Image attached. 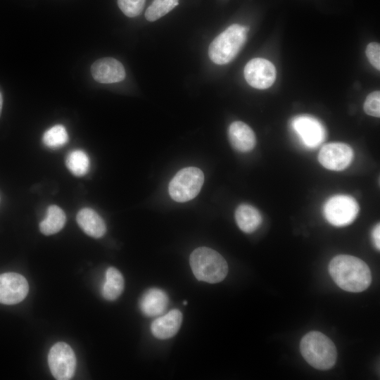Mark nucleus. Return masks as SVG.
<instances>
[{
	"mask_svg": "<svg viewBox=\"0 0 380 380\" xmlns=\"http://www.w3.org/2000/svg\"><path fill=\"white\" fill-rule=\"evenodd\" d=\"M167 305V295L164 291L157 288L147 290L139 301L141 312L148 317H154L162 314Z\"/></svg>",
	"mask_w": 380,
	"mask_h": 380,
	"instance_id": "obj_15",
	"label": "nucleus"
},
{
	"mask_svg": "<svg viewBox=\"0 0 380 380\" xmlns=\"http://www.w3.org/2000/svg\"><path fill=\"white\" fill-rule=\"evenodd\" d=\"M146 0H118V5L127 17L134 18L143 11Z\"/></svg>",
	"mask_w": 380,
	"mask_h": 380,
	"instance_id": "obj_23",
	"label": "nucleus"
},
{
	"mask_svg": "<svg viewBox=\"0 0 380 380\" xmlns=\"http://www.w3.org/2000/svg\"><path fill=\"white\" fill-rule=\"evenodd\" d=\"M300 350L309 365L320 370L332 368L337 358L334 343L319 331H312L306 334L300 341Z\"/></svg>",
	"mask_w": 380,
	"mask_h": 380,
	"instance_id": "obj_2",
	"label": "nucleus"
},
{
	"mask_svg": "<svg viewBox=\"0 0 380 380\" xmlns=\"http://www.w3.org/2000/svg\"><path fill=\"white\" fill-rule=\"evenodd\" d=\"M182 322V312L177 309L172 310L152 322L151 325V333L159 339L170 338L177 333Z\"/></svg>",
	"mask_w": 380,
	"mask_h": 380,
	"instance_id": "obj_14",
	"label": "nucleus"
},
{
	"mask_svg": "<svg viewBox=\"0 0 380 380\" xmlns=\"http://www.w3.org/2000/svg\"><path fill=\"white\" fill-rule=\"evenodd\" d=\"M366 56L369 63L378 70H380V44L370 42L366 48Z\"/></svg>",
	"mask_w": 380,
	"mask_h": 380,
	"instance_id": "obj_25",
	"label": "nucleus"
},
{
	"mask_svg": "<svg viewBox=\"0 0 380 380\" xmlns=\"http://www.w3.org/2000/svg\"><path fill=\"white\" fill-rule=\"evenodd\" d=\"M364 111L369 115L379 118L380 116V91H374L366 98Z\"/></svg>",
	"mask_w": 380,
	"mask_h": 380,
	"instance_id": "obj_24",
	"label": "nucleus"
},
{
	"mask_svg": "<svg viewBox=\"0 0 380 380\" xmlns=\"http://www.w3.org/2000/svg\"><path fill=\"white\" fill-rule=\"evenodd\" d=\"M228 137L232 146L238 151H251L255 146L256 138L253 129L241 121L233 122L228 128Z\"/></svg>",
	"mask_w": 380,
	"mask_h": 380,
	"instance_id": "obj_13",
	"label": "nucleus"
},
{
	"mask_svg": "<svg viewBox=\"0 0 380 380\" xmlns=\"http://www.w3.org/2000/svg\"><path fill=\"white\" fill-rule=\"evenodd\" d=\"M2 106H3V98H2L1 94L0 93V117H1V110H2Z\"/></svg>",
	"mask_w": 380,
	"mask_h": 380,
	"instance_id": "obj_27",
	"label": "nucleus"
},
{
	"mask_svg": "<svg viewBox=\"0 0 380 380\" xmlns=\"http://www.w3.org/2000/svg\"><path fill=\"white\" fill-rule=\"evenodd\" d=\"M323 212L331 224L343 227L355 220L359 212V205L350 196L335 195L326 201Z\"/></svg>",
	"mask_w": 380,
	"mask_h": 380,
	"instance_id": "obj_6",
	"label": "nucleus"
},
{
	"mask_svg": "<svg viewBox=\"0 0 380 380\" xmlns=\"http://www.w3.org/2000/svg\"><path fill=\"white\" fill-rule=\"evenodd\" d=\"M68 170L75 176L86 175L89 168V159L82 150H73L68 153L65 159Z\"/></svg>",
	"mask_w": 380,
	"mask_h": 380,
	"instance_id": "obj_20",
	"label": "nucleus"
},
{
	"mask_svg": "<svg viewBox=\"0 0 380 380\" xmlns=\"http://www.w3.org/2000/svg\"><path fill=\"white\" fill-rule=\"evenodd\" d=\"M204 182V175L196 167L182 168L171 179L168 186L170 197L177 202H186L194 198Z\"/></svg>",
	"mask_w": 380,
	"mask_h": 380,
	"instance_id": "obj_5",
	"label": "nucleus"
},
{
	"mask_svg": "<svg viewBox=\"0 0 380 380\" xmlns=\"http://www.w3.org/2000/svg\"><path fill=\"white\" fill-rule=\"evenodd\" d=\"M124 289V279L120 272L115 267L108 268L105 281L102 286V295L108 300H115Z\"/></svg>",
	"mask_w": 380,
	"mask_h": 380,
	"instance_id": "obj_19",
	"label": "nucleus"
},
{
	"mask_svg": "<svg viewBox=\"0 0 380 380\" xmlns=\"http://www.w3.org/2000/svg\"><path fill=\"white\" fill-rule=\"evenodd\" d=\"M248 28L233 24L217 35L208 48L210 59L215 64L224 65L234 59L247 39Z\"/></svg>",
	"mask_w": 380,
	"mask_h": 380,
	"instance_id": "obj_4",
	"label": "nucleus"
},
{
	"mask_svg": "<svg viewBox=\"0 0 380 380\" xmlns=\"http://www.w3.org/2000/svg\"><path fill=\"white\" fill-rule=\"evenodd\" d=\"M44 144L51 148L64 146L68 141L66 129L62 125H56L47 129L43 134Z\"/></svg>",
	"mask_w": 380,
	"mask_h": 380,
	"instance_id": "obj_21",
	"label": "nucleus"
},
{
	"mask_svg": "<svg viewBox=\"0 0 380 380\" xmlns=\"http://www.w3.org/2000/svg\"><path fill=\"white\" fill-rule=\"evenodd\" d=\"M66 217L63 210L58 206L50 205L46 210L44 219L39 224V229L44 235L54 234L64 227Z\"/></svg>",
	"mask_w": 380,
	"mask_h": 380,
	"instance_id": "obj_18",
	"label": "nucleus"
},
{
	"mask_svg": "<svg viewBox=\"0 0 380 380\" xmlns=\"http://www.w3.org/2000/svg\"><path fill=\"white\" fill-rule=\"evenodd\" d=\"M91 73L96 82L103 84L119 82L126 76L122 64L110 57L96 60L91 66Z\"/></svg>",
	"mask_w": 380,
	"mask_h": 380,
	"instance_id": "obj_12",
	"label": "nucleus"
},
{
	"mask_svg": "<svg viewBox=\"0 0 380 380\" xmlns=\"http://www.w3.org/2000/svg\"><path fill=\"white\" fill-rule=\"evenodd\" d=\"M373 243L375 247L379 250L380 248V225L378 223L374 227L372 233Z\"/></svg>",
	"mask_w": 380,
	"mask_h": 380,
	"instance_id": "obj_26",
	"label": "nucleus"
},
{
	"mask_svg": "<svg viewBox=\"0 0 380 380\" xmlns=\"http://www.w3.org/2000/svg\"><path fill=\"white\" fill-rule=\"evenodd\" d=\"M329 271L335 283L349 292L363 291L372 281L368 265L361 259L349 255H338L333 258L329 262Z\"/></svg>",
	"mask_w": 380,
	"mask_h": 380,
	"instance_id": "obj_1",
	"label": "nucleus"
},
{
	"mask_svg": "<svg viewBox=\"0 0 380 380\" xmlns=\"http://www.w3.org/2000/svg\"><path fill=\"white\" fill-rule=\"evenodd\" d=\"M189 262L195 277L199 281L218 283L228 273L225 259L218 252L208 247L194 250L190 255Z\"/></svg>",
	"mask_w": 380,
	"mask_h": 380,
	"instance_id": "obj_3",
	"label": "nucleus"
},
{
	"mask_svg": "<svg viewBox=\"0 0 380 380\" xmlns=\"http://www.w3.org/2000/svg\"><path fill=\"white\" fill-rule=\"evenodd\" d=\"M80 228L89 236L94 238L103 236L106 232V226L102 217L93 209H81L76 217Z\"/></svg>",
	"mask_w": 380,
	"mask_h": 380,
	"instance_id": "obj_16",
	"label": "nucleus"
},
{
	"mask_svg": "<svg viewBox=\"0 0 380 380\" xmlns=\"http://www.w3.org/2000/svg\"><path fill=\"white\" fill-rule=\"evenodd\" d=\"M353 158V151L348 145L333 142L324 145L319 153L318 160L325 168L334 171L346 169Z\"/></svg>",
	"mask_w": 380,
	"mask_h": 380,
	"instance_id": "obj_9",
	"label": "nucleus"
},
{
	"mask_svg": "<svg viewBox=\"0 0 380 380\" xmlns=\"http://www.w3.org/2000/svg\"><path fill=\"white\" fill-rule=\"evenodd\" d=\"M244 77L247 83L255 89H265L270 87L276 79V68L270 61L255 58L245 65Z\"/></svg>",
	"mask_w": 380,
	"mask_h": 380,
	"instance_id": "obj_8",
	"label": "nucleus"
},
{
	"mask_svg": "<svg viewBox=\"0 0 380 380\" xmlns=\"http://www.w3.org/2000/svg\"><path fill=\"white\" fill-rule=\"evenodd\" d=\"M235 220L238 227L245 233L254 232L262 223V216L255 207L243 203L235 211Z\"/></svg>",
	"mask_w": 380,
	"mask_h": 380,
	"instance_id": "obj_17",
	"label": "nucleus"
},
{
	"mask_svg": "<svg viewBox=\"0 0 380 380\" xmlns=\"http://www.w3.org/2000/svg\"><path fill=\"white\" fill-rule=\"evenodd\" d=\"M48 364L55 379H70L76 369L75 353L68 344L64 342L56 343L49 350Z\"/></svg>",
	"mask_w": 380,
	"mask_h": 380,
	"instance_id": "obj_7",
	"label": "nucleus"
},
{
	"mask_svg": "<svg viewBox=\"0 0 380 380\" xmlns=\"http://www.w3.org/2000/svg\"><path fill=\"white\" fill-rule=\"evenodd\" d=\"M28 291V283L23 275L15 272L0 274V303H18L27 296Z\"/></svg>",
	"mask_w": 380,
	"mask_h": 380,
	"instance_id": "obj_10",
	"label": "nucleus"
},
{
	"mask_svg": "<svg viewBox=\"0 0 380 380\" xmlns=\"http://www.w3.org/2000/svg\"><path fill=\"white\" fill-rule=\"evenodd\" d=\"M292 127L302 143L308 148L318 146L326 136L322 125L312 116H297L292 121Z\"/></svg>",
	"mask_w": 380,
	"mask_h": 380,
	"instance_id": "obj_11",
	"label": "nucleus"
},
{
	"mask_svg": "<svg viewBox=\"0 0 380 380\" xmlns=\"http://www.w3.org/2000/svg\"><path fill=\"white\" fill-rule=\"evenodd\" d=\"M179 4V0H153L145 12V18L153 22L172 11Z\"/></svg>",
	"mask_w": 380,
	"mask_h": 380,
	"instance_id": "obj_22",
	"label": "nucleus"
}]
</instances>
